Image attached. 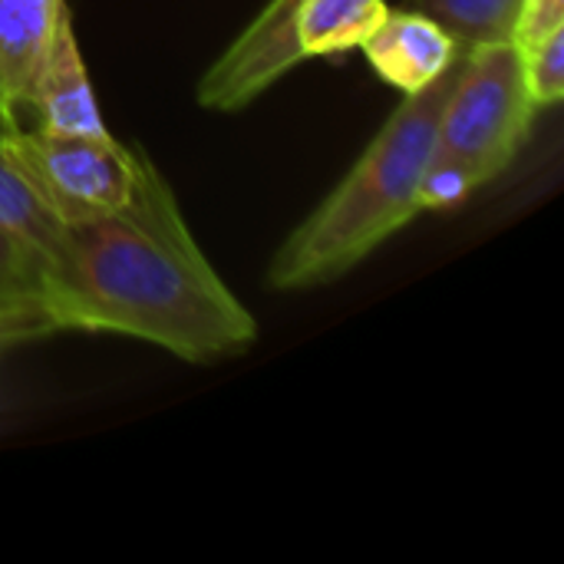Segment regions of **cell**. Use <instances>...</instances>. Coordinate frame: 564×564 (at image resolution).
Returning a JSON list of instances; mask_svg holds the SVG:
<instances>
[{
  "label": "cell",
  "instance_id": "cell-13",
  "mask_svg": "<svg viewBox=\"0 0 564 564\" xmlns=\"http://www.w3.org/2000/svg\"><path fill=\"white\" fill-rule=\"evenodd\" d=\"M555 30H564V0H522L512 43L522 50V46L545 40Z\"/></svg>",
  "mask_w": 564,
  "mask_h": 564
},
{
  "label": "cell",
  "instance_id": "cell-10",
  "mask_svg": "<svg viewBox=\"0 0 564 564\" xmlns=\"http://www.w3.org/2000/svg\"><path fill=\"white\" fill-rule=\"evenodd\" d=\"M522 73L525 86L539 109L555 106L564 96V30L549 33L545 40L522 46Z\"/></svg>",
  "mask_w": 564,
  "mask_h": 564
},
{
  "label": "cell",
  "instance_id": "cell-8",
  "mask_svg": "<svg viewBox=\"0 0 564 564\" xmlns=\"http://www.w3.org/2000/svg\"><path fill=\"white\" fill-rule=\"evenodd\" d=\"M7 126L10 122L0 119V228L13 235L17 241H23L46 268L59 248L66 225L56 221V215L40 202L33 185L17 169L10 145H7Z\"/></svg>",
  "mask_w": 564,
  "mask_h": 564
},
{
  "label": "cell",
  "instance_id": "cell-2",
  "mask_svg": "<svg viewBox=\"0 0 564 564\" xmlns=\"http://www.w3.org/2000/svg\"><path fill=\"white\" fill-rule=\"evenodd\" d=\"M453 76L456 66L426 89L403 96L340 185L284 238L268 268L274 291H307L344 278L423 215L420 188Z\"/></svg>",
  "mask_w": 564,
  "mask_h": 564
},
{
  "label": "cell",
  "instance_id": "cell-12",
  "mask_svg": "<svg viewBox=\"0 0 564 564\" xmlns=\"http://www.w3.org/2000/svg\"><path fill=\"white\" fill-rule=\"evenodd\" d=\"M53 334H59V330L40 301L0 304V360H7L10 354L23 350L30 344H40Z\"/></svg>",
  "mask_w": 564,
  "mask_h": 564
},
{
  "label": "cell",
  "instance_id": "cell-6",
  "mask_svg": "<svg viewBox=\"0 0 564 564\" xmlns=\"http://www.w3.org/2000/svg\"><path fill=\"white\" fill-rule=\"evenodd\" d=\"M30 112H36V129L63 135H106V122L96 102L93 79L86 73L73 17H66L53 36V46L43 59V69L33 83Z\"/></svg>",
  "mask_w": 564,
  "mask_h": 564
},
{
  "label": "cell",
  "instance_id": "cell-4",
  "mask_svg": "<svg viewBox=\"0 0 564 564\" xmlns=\"http://www.w3.org/2000/svg\"><path fill=\"white\" fill-rule=\"evenodd\" d=\"M7 145L40 202L59 225H83L122 208L139 182L145 152L106 135H63L7 126Z\"/></svg>",
  "mask_w": 564,
  "mask_h": 564
},
{
  "label": "cell",
  "instance_id": "cell-9",
  "mask_svg": "<svg viewBox=\"0 0 564 564\" xmlns=\"http://www.w3.org/2000/svg\"><path fill=\"white\" fill-rule=\"evenodd\" d=\"M403 7L426 13L443 30H449L463 50H469L512 40L522 0H406Z\"/></svg>",
  "mask_w": 564,
  "mask_h": 564
},
{
  "label": "cell",
  "instance_id": "cell-5",
  "mask_svg": "<svg viewBox=\"0 0 564 564\" xmlns=\"http://www.w3.org/2000/svg\"><path fill=\"white\" fill-rule=\"evenodd\" d=\"M360 50L370 69L403 96H413L446 76L463 53L449 30L410 7L387 10V17L373 26Z\"/></svg>",
  "mask_w": 564,
  "mask_h": 564
},
{
  "label": "cell",
  "instance_id": "cell-3",
  "mask_svg": "<svg viewBox=\"0 0 564 564\" xmlns=\"http://www.w3.org/2000/svg\"><path fill=\"white\" fill-rule=\"evenodd\" d=\"M535 112L519 46L512 40L469 46L443 99L433 155L456 162L482 188L516 162Z\"/></svg>",
  "mask_w": 564,
  "mask_h": 564
},
{
  "label": "cell",
  "instance_id": "cell-1",
  "mask_svg": "<svg viewBox=\"0 0 564 564\" xmlns=\"http://www.w3.org/2000/svg\"><path fill=\"white\" fill-rule=\"evenodd\" d=\"M40 301L59 334H119L188 364L238 357L258 340L254 314L212 268L149 155L122 208L63 228Z\"/></svg>",
  "mask_w": 564,
  "mask_h": 564
},
{
  "label": "cell",
  "instance_id": "cell-7",
  "mask_svg": "<svg viewBox=\"0 0 564 564\" xmlns=\"http://www.w3.org/2000/svg\"><path fill=\"white\" fill-rule=\"evenodd\" d=\"M66 17V0H0V119L20 122Z\"/></svg>",
  "mask_w": 564,
  "mask_h": 564
},
{
  "label": "cell",
  "instance_id": "cell-11",
  "mask_svg": "<svg viewBox=\"0 0 564 564\" xmlns=\"http://www.w3.org/2000/svg\"><path fill=\"white\" fill-rule=\"evenodd\" d=\"M40 284H43L40 258L23 241H17L0 228V304L40 301Z\"/></svg>",
  "mask_w": 564,
  "mask_h": 564
}]
</instances>
